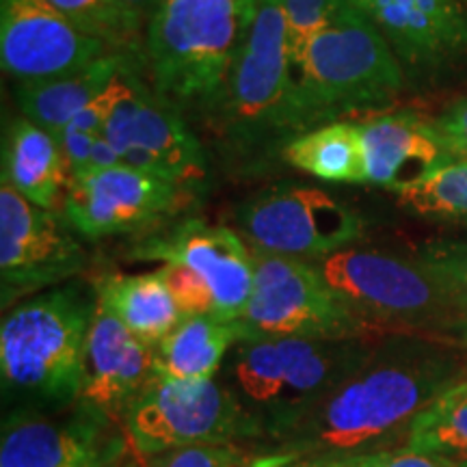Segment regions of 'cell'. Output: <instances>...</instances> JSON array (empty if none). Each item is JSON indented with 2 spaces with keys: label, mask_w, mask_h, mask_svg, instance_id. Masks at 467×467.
Segmentation results:
<instances>
[{
  "label": "cell",
  "mask_w": 467,
  "mask_h": 467,
  "mask_svg": "<svg viewBox=\"0 0 467 467\" xmlns=\"http://www.w3.org/2000/svg\"><path fill=\"white\" fill-rule=\"evenodd\" d=\"M465 375L467 350L459 340L394 331L288 433L247 448L244 457L288 463L399 451L420 413Z\"/></svg>",
  "instance_id": "obj_1"
},
{
  "label": "cell",
  "mask_w": 467,
  "mask_h": 467,
  "mask_svg": "<svg viewBox=\"0 0 467 467\" xmlns=\"http://www.w3.org/2000/svg\"><path fill=\"white\" fill-rule=\"evenodd\" d=\"M375 342V337H268L234 344L217 379L247 422L249 441L244 446H258L288 433L364 361Z\"/></svg>",
  "instance_id": "obj_2"
},
{
  "label": "cell",
  "mask_w": 467,
  "mask_h": 467,
  "mask_svg": "<svg viewBox=\"0 0 467 467\" xmlns=\"http://www.w3.org/2000/svg\"><path fill=\"white\" fill-rule=\"evenodd\" d=\"M96 284L72 279L16 303L0 325V379L9 409L78 400Z\"/></svg>",
  "instance_id": "obj_3"
},
{
  "label": "cell",
  "mask_w": 467,
  "mask_h": 467,
  "mask_svg": "<svg viewBox=\"0 0 467 467\" xmlns=\"http://www.w3.org/2000/svg\"><path fill=\"white\" fill-rule=\"evenodd\" d=\"M258 0H161L145 28L154 91L180 113H208L247 37Z\"/></svg>",
  "instance_id": "obj_4"
},
{
  "label": "cell",
  "mask_w": 467,
  "mask_h": 467,
  "mask_svg": "<svg viewBox=\"0 0 467 467\" xmlns=\"http://www.w3.org/2000/svg\"><path fill=\"white\" fill-rule=\"evenodd\" d=\"M232 156L255 161L284 154L301 130L288 35L279 0H258V11L223 89L208 110Z\"/></svg>",
  "instance_id": "obj_5"
},
{
  "label": "cell",
  "mask_w": 467,
  "mask_h": 467,
  "mask_svg": "<svg viewBox=\"0 0 467 467\" xmlns=\"http://www.w3.org/2000/svg\"><path fill=\"white\" fill-rule=\"evenodd\" d=\"M295 67L301 130L388 107L405 87V69L366 11L318 33Z\"/></svg>",
  "instance_id": "obj_6"
},
{
  "label": "cell",
  "mask_w": 467,
  "mask_h": 467,
  "mask_svg": "<svg viewBox=\"0 0 467 467\" xmlns=\"http://www.w3.org/2000/svg\"><path fill=\"white\" fill-rule=\"evenodd\" d=\"M314 265L337 299L377 334L379 329H407L457 340L463 320L418 258L353 244Z\"/></svg>",
  "instance_id": "obj_7"
},
{
  "label": "cell",
  "mask_w": 467,
  "mask_h": 467,
  "mask_svg": "<svg viewBox=\"0 0 467 467\" xmlns=\"http://www.w3.org/2000/svg\"><path fill=\"white\" fill-rule=\"evenodd\" d=\"M251 255L254 285L244 314L236 320L243 340H350L377 336L337 299L314 262L255 247H251Z\"/></svg>",
  "instance_id": "obj_8"
},
{
  "label": "cell",
  "mask_w": 467,
  "mask_h": 467,
  "mask_svg": "<svg viewBox=\"0 0 467 467\" xmlns=\"http://www.w3.org/2000/svg\"><path fill=\"white\" fill-rule=\"evenodd\" d=\"M115 102L104 137L113 143L121 165L141 169L197 191L208 178V154L189 121L154 91L145 55H137L113 83Z\"/></svg>",
  "instance_id": "obj_9"
},
{
  "label": "cell",
  "mask_w": 467,
  "mask_h": 467,
  "mask_svg": "<svg viewBox=\"0 0 467 467\" xmlns=\"http://www.w3.org/2000/svg\"><path fill=\"white\" fill-rule=\"evenodd\" d=\"M124 422L87 400L5 413L0 467H143Z\"/></svg>",
  "instance_id": "obj_10"
},
{
  "label": "cell",
  "mask_w": 467,
  "mask_h": 467,
  "mask_svg": "<svg viewBox=\"0 0 467 467\" xmlns=\"http://www.w3.org/2000/svg\"><path fill=\"white\" fill-rule=\"evenodd\" d=\"M141 459L191 446H244L249 429L219 379L151 377L121 416Z\"/></svg>",
  "instance_id": "obj_11"
},
{
  "label": "cell",
  "mask_w": 467,
  "mask_h": 467,
  "mask_svg": "<svg viewBox=\"0 0 467 467\" xmlns=\"http://www.w3.org/2000/svg\"><path fill=\"white\" fill-rule=\"evenodd\" d=\"M236 225L251 247L307 262L353 247L364 234V221L347 203L295 182L268 186L244 200Z\"/></svg>",
  "instance_id": "obj_12"
},
{
  "label": "cell",
  "mask_w": 467,
  "mask_h": 467,
  "mask_svg": "<svg viewBox=\"0 0 467 467\" xmlns=\"http://www.w3.org/2000/svg\"><path fill=\"white\" fill-rule=\"evenodd\" d=\"M78 236L63 213L35 206L9 184H0L3 309L78 277L89 266Z\"/></svg>",
  "instance_id": "obj_13"
},
{
  "label": "cell",
  "mask_w": 467,
  "mask_h": 467,
  "mask_svg": "<svg viewBox=\"0 0 467 467\" xmlns=\"http://www.w3.org/2000/svg\"><path fill=\"white\" fill-rule=\"evenodd\" d=\"M184 192L159 175L115 165L67 184L61 213L80 236L98 241L148 232L182 206Z\"/></svg>",
  "instance_id": "obj_14"
},
{
  "label": "cell",
  "mask_w": 467,
  "mask_h": 467,
  "mask_svg": "<svg viewBox=\"0 0 467 467\" xmlns=\"http://www.w3.org/2000/svg\"><path fill=\"white\" fill-rule=\"evenodd\" d=\"M117 52L48 0H0V61L17 83H42Z\"/></svg>",
  "instance_id": "obj_15"
},
{
  "label": "cell",
  "mask_w": 467,
  "mask_h": 467,
  "mask_svg": "<svg viewBox=\"0 0 467 467\" xmlns=\"http://www.w3.org/2000/svg\"><path fill=\"white\" fill-rule=\"evenodd\" d=\"M137 260L180 265L213 292L214 314L234 323L244 314L254 285V255L241 232L186 219L169 230L150 234L134 249Z\"/></svg>",
  "instance_id": "obj_16"
},
{
  "label": "cell",
  "mask_w": 467,
  "mask_h": 467,
  "mask_svg": "<svg viewBox=\"0 0 467 467\" xmlns=\"http://www.w3.org/2000/svg\"><path fill=\"white\" fill-rule=\"evenodd\" d=\"M366 16L405 72H441L467 57V11L459 0H370Z\"/></svg>",
  "instance_id": "obj_17"
},
{
  "label": "cell",
  "mask_w": 467,
  "mask_h": 467,
  "mask_svg": "<svg viewBox=\"0 0 467 467\" xmlns=\"http://www.w3.org/2000/svg\"><path fill=\"white\" fill-rule=\"evenodd\" d=\"M151 377L154 348L139 340L98 296L78 399L121 420L126 407L150 383Z\"/></svg>",
  "instance_id": "obj_18"
},
{
  "label": "cell",
  "mask_w": 467,
  "mask_h": 467,
  "mask_svg": "<svg viewBox=\"0 0 467 467\" xmlns=\"http://www.w3.org/2000/svg\"><path fill=\"white\" fill-rule=\"evenodd\" d=\"M366 182L399 195L429 173L454 162L435 119L399 110L361 121Z\"/></svg>",
  "instance_id": "obj_19"
},
{
  "label": "cell",
  "mask_w": 467,
  "mask_h": 467,
  "mask_svg": "<svg viewBox=\"0 0 467 467\" xmlns=\"http://www.w3.org/2000/svg\"><path fill=\"white\" fill-rule=\"evenodd\" d=\"M3 182L35 206L50 210L67 189L66 162L57 139L25 115L5 128Z\"/></svg>",
  "instance_id": "obj_20"
},
{
  "label": "cell",
  "mask_w": 467,
  "mask_h": 467,
  "mask_svg": "<svg viewBox=\"0 0 467 467\" xmlns=\"http://www.w3.org/2000/svg\"><path fill=\"white\" fill-rule=\"evenodd\" d=\"M134 57L137 55L132 52H110L74 74L42 80V83H17V107L22 115L55 137L87 104L113 85V80Z\"/></svg>",
  "instance_id": "obj_21"
},
{
  "label": "cell",
  "mask_w": 467,
  "mask_h": 467,
  "mask_svg": "<svg viewBox=\"0 0 467 467\" xmlns=\"http://www.w3.org/2000/svg\"><path fill=\"white\" fill-rule=\"evenodd\" d=\"M241 340L236 320L186 317L154 347V377L171 381L217 379L230 348Z\"/></svg>",
  "instance_id": "obj_22"
},
{
  "label": "cell",
  "mask_w": 467,
  "mask_h": 467,
  "mask_svg": "<svg viewBox=\"0 0 467 467\" xmlns=\"http://www.w3.org/2000/svg\"><path fill=\"white\" fill-rule=\"evenodd\" d=\"M96 288L117 318L151 348L184 320L161 268L141 275H107Z\"/></svg>",
  "instance_id": "obj_23"
},
{
  "label": "cell",
  "mask_w": 467,
  "mask_h": 467,
  "mask_svg": "<svg viewBox=\"0 0 467 467\" xmlns=\"http://www.w3.org/2000/svg\"><path fill=\"white\" fill-rule=\"evenodd\" d=\"M282 159L325 182H366L364 139L355 121H329L299 134L285 145Z\"/></svg>",
  "instance_id": "obj_24"
},
{
  "label": "cell",
  "mask_w": 467,
  "mask_h": 467,
  "mask_svg": "<svg viewBox=\"0 0 467 467\" xmlns=\"http://www.w3.org/2000/svg\"><path fill=\"white\" fill-rule=\"evenodd\" d=\"M407 451L467 459V375L443 389L413 422Z\"/></svg>",
  "instance_id": "obj_25"
},
{
  "label": "cell",
  "mask_w": 467,
  "mask_h": 467,
  "mask_svg": "<svg viewBox=\"0 0 467 467\" xmlns=\"http://www.w3.org/2000/svg\"><path fill=\"white\" fill-rule=\"evenodd\" d=\"M85 33L117 52L145 55V25L121 0H48Z\"/></svg>",
  "instance_id": "obj_26"
},
{
  "label": "cell",
  "mask_w": 467,
  "mask_h": 467,
  "mask_svg": "<svg viewBox=\"0 0 467 467\" xmlns=\"http://www.w3.org/2000/svg\"><path fill=\"white\" fill-rule=\"evenodd\" d=\"M399 200L420 217L461 221L467 225V161L440 167L400 191Z\"/></svg>",
  "instance_id": "obj_27"
},
{
  "label": "cell",
  "mask_w": 467,
  "mask_h": 467,
  "mask_svg": "<svg viewBox=\"0 0 467 467\" xmlns=\"http://www.w3.org/2000/svg\"><path fill=\"white\" fill-rule=\"evenodd\" d=\"M279 5H282L292 63L303 55V50L318 33L359 11L358 5L350 0H279Z\"/></svg>",
  "instance_id": "obj_28"
},
{
  "label": "cell",
  "mask_w": 467,
  "mask_h": 467,
  "mask_svg": "<svg viewBox=\"0 0 467 467\" xmlns=\"http://www.w3.org/2000/svg\"><path fill=\"white\" fill-rule=\"evenodd\" d=\"M418 260L429 268L461 320H467V241H435L420 249Z\"/></svg>",
  "instance_id": "obj_29"
},
{
  "label": "cell",
  "mask_w": 467,
  "mask_h": 467,
  "mask_svg": "<svg viewBox=\"0 0 467 467\" xmlns=\"http://www.w3.org/2000/svg\"><path fill=\"white\" fill-rule=\"evenodd\" d=\"M244 467H467V459L440 457V454H424L399 448V451L359 454V457L301 459L288 461V463H254L244 457Z\"/></svg>",
  "instance_id": "obj_30"
},
{
  "label": "cell",
  "mask_w": 467,
  "mask_h": 467,
  "mask_svg": "<svg viewBox=\"0 0 467 467\" xmlns=\"http://www.w3.org/2000/svg\"><path fill=\"white\" fill-rule=\"evenodd\" d=\"M241 446H191L175 448L145 459L143 467H243Z\"/></svg>",
  "instance_id": "obj_31"
},
{
  "label": "cell",
  "mask_w": 467,
  "mask_h": 467,
  "mask_svg": "<svg viewBox=\"0 0 467 467\" xmlns=\"http://www.w3.org/2000/svg\"><path fill=\"white\" fill-rule=\"evenodd\" d=\"M55 139L58 148H61L63 162H66L67 184H72L76 180H80L83 175L89 173L93 145H96V141L100 137H93V134L63 128L61 132L55 134Z\"/></svg>",
  "instance_id": "obj_32"
},
{
  "label": "cell",
  "mask_w": 467,
  "mask_h": 467,
  "mask_svg": "<svg viewBox=\"0 0 467 467\" xmlns=\"http://www.w3.org/2000/svg\"><path fill=\"white\" fill-rule=\"evenodd\" d=\"M440 134L454 161H467V98L454 102L435 119Z\"/></svg>",
  "instance_id": "obj_33"
},
{
  "label": "cell",
  "mask_w": 467,
  "mask_h": 467,
  "mask_svg": "<svg viewBox=\"0 0 467 467\" xmlns=\"http://www.w3.org/2000/svg\"><path fill=\"white\" fill-rule=\"evenodd\" d=\"M115 165H121L119 154H117L113 143H110L109 139L102 134V137L96 141V145H93L89 173L98 171V169H107V167H115Z\"/></svg>",
  "instance_id": "obj_34"
},
{
  "label": "cell",
  "mask_w": 467,
  "mask_h": 467,
  "mask_svg": "<svg viewBox=\"0 0 467 467\" xmlns=\"http://www.w3.org/2000/svg\"><path fill=\"white\" fill-rule=\"evenodd\" d=\"M121 3L143 22L145 28H148V22L151 20V16H154V11L159 9L161 0H121Z\"/></svg>",
  "instance_id": "obj_35"
},
{
  "label": "cell",
  "mask_w": 467,
  "mask_h": 467,
  "mask_svg": "<svg viewBox=\"0 0 467 467\" xmlns=\"http://www.w3.org/2000/svg\"><path fill=\"white\" fill-rule=\"evenodd\" d=\"M457 340H459L461 347L467 350V320H465L463 325H461V329H459V334H457Z\"/></svg>",
  "instance_id": "obj_36"
},
{
  "label": "cell",
  "mask_w": 467,
  "mask_h": 467,
  "mask_svg": "<svg viewBox=\"0 0 467 467\" xmlns=\"http://www.w3.org/2000/svg\"><path fill=\"white\" fill-rule=\"evenodd\" d=\"M350 3H353V5H358V7H359L361 11H366L368 3H370V0H350Z\"/></svg>",
  "instance_id": "obj_37"
},
{
  "label": "cell",
  "mask_w": 467,
  "mask_h": 467,
  "mask_svg": "<svg viewBox=\"0 0 467 467\" xmlns=\"http://www.w3.org/2000/svg\"><path fill=\"white\" fill-rule=\"evenodd\" d=\"M459 3H461V5H463V9L467 11V0H459Z\"/></svg>",
  "instance_id": "obj_38"
},
{
  "label": "cell",
  "mask_w": 467,
  "mask_h": 467,
  "mask_svg": "<svg viewBox=\"0 0 467 467\" xmlns=\"http://www.w3.org/2000/svg\"><path fill=\"white\" fill-rule=\"evenodd\" d=\"M243 467H244V465H243Z\"/></svg>",
  "instance_id": "obj_39"
}]
</instances>
